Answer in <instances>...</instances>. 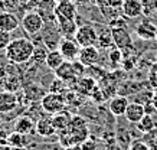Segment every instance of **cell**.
<instances>
[{
  "label": "cell",
  "instance_id": "6da1fadb",
  "mask_svg": "<svg viewBox=\"0 0 157 150\" xmlns=\"http://www.w3.org/2000/svg\"><path fill=\"white\" fill-rule=\"evenodd\" d=\"M90 137V129L88 123L84 117L74 116L71 123L63 130L58 131V141L62 147L74 144H81L82 141Z\"/></svg>",
  "mask_w": 157,
  "mask_h": 150
},
{
  "label": "cell",
  "instance_id": "7a4b0ae2",
  "mask_svg": "<svg viewBox=\"0 0 157 150\" xmlns=\"http://www.w3.org/2000/svg\"><path fill=\"white\" fill-rule=\"evenodd\" d=\"M33 49L35 44L33 40H30L28 38H17V39H12L5 49V55L6 59L10 63H26L32 59L33 55Z\"/></svg>",
  "mask_w": 157,
  "mask_h": 150
},
{
  "label": "cell",
  "instance_id": "3957f363",
  "mask_svg": "<svg viewBox=\"0 0 157 150\" xmlns=\"http://www.w3.org/2000/svg\"><path fill=\"white\" fill-rule=\"evenodd\" d=\"M68 106L67 102V98L61 92H48V94H45L40 100V107H42V110L46 114H56V113L62 111V110H65Z\"/></svg>",
  "mask_w": 157,
  "mask_h": 150
},
{
  "label": "cell",
  "instance_id": "277c9868",
  "mask_svg": "<svg viewBox=\"0 0 157 150\" xmlns=\"http://www.w3.org/2000/svg\"><path fill=\"white\" fill-rule=\"evenodd\" d=\"M20 25L23 30L30 36H35V35L40 33L45 28V19L43 16L39 13V12H28L26 15L22 17L20 20Z\"/></svg>",
  "mask_w": 157,
  "mask_h": 150
},
{
  "label": "cell",
  "instance_id": "5b68a950",
  "mask_svg": "<svg viewBox=\"0 0 157 150\" xmlns=\"http://www.w3.org/2000/svg\"><path fill=\"white\" fill-rule=\"evenodd\" d=\"M75 40L79 44V46H92V45H97V40H98V32H97L95 26L90 23L81 25L78 30L75 33Z\"/></svg>",
  "mask_w": 157,
  "mask_h": 150
},
{
  "label": "cell",
  "instance_id": "8992f818",
  "mask_svg": "<svg viewBox=\"0 0 157 150\" xmlns=\"http://www.w3.org/2000/svg\"><path fill=\"white\" fill-rule=\"evenodd\" d=\"M53 13L56 16V20H76L78 7L75 2H62L56 3L53 7Z\"/></svg>",
  "mask_w": 157,
  "mask_h": 150
},
{
  "label": "cell",
  "instance_id": "52a82bcc",
  "mask_svg": "<svg viewBox=\"0 0 157 150\" xmlns=\"http://www.w3.org/2000/svg\"><path fill=\"white\" fill-rule=\"evenodd\" d=\"M58 49L62 53V56L65 58V61H75V59H78L81 46L75 40V38H62Z\"/></svg>",
  "mask_w": 157,
  "mask_h": 150
},
{
  "label": "cell",
  "instance_id": "ba28073f",
  "mask_svg": "<svg viewBox=\"0 0 157 150\" xmlns=\"http://www.w3.org/2000/svg\"><path fill=\"white\" fill-rule=\"evenodd\" d=\"M111 29V36H113V42L114 46H117L121 51L133 48V38L127 28H109Z\"/></svg>",
  "mask_w": 157,
  "mask_h": 150
},
{
  "label": "cell",
  "instance_id": "9c48e42d",
  "mask_svg": "<svg viewBox=\"0 0 157 150\" xmlns=\"http://www.w3.org/2000/svg\"><path fill=\"white\" fill-rule=\"evenodd\" d=\"M78 61H81L86 68L97 65L101 61L100 49L97 48L95 45H92V46H82L81 51H79V55H78Z\"/></svg>",
  "mask_w": 157,
  "mask_h": 150
},
{
  "label": "cell",
  "instance_id": "30bf717a",
  "mask_svg": "<svg viewBox=\"0 0 157 150\" xmlns=\"http://www.w3.org/2000/svg\"><path fill=\"white\" fill-rule=\"evenodd\" d=\"M97 87H98L97 79H94L92 77L86 75V74L84 77L78 78L75 83H74V90H75L78 94H81V95H88V97L92 95V92L97 90Z\"/></svg>",
  "mask_w": 157,
  "mask_h": 150
},
{
  "label": "cell",
  "instance_id": "8fae6325",
  "mask_svg": "<svg viewBox=\"0 0 157 150\" xmlns=\"http://www.w3.org/2000/svg\"><path fill=\"white\" fill-rule=\"evenodd\" d=\"M17 106H20V104L16 92L6 91V90L0 92V113L2 114H10L17 108Z\"/></svg>",
  "mask_w": 157,
  "mask_h": 150
},
{
  "label": "cell",
  "instance_id": "7c38bea8",
  "mask_svg": "<svg viewBox=\"0 0 157 150\" xmlns=\"http://www.w3.org/2000/svg\"><path fill=\"white\" fill-rule=\"evenodd\" d=\"M35 131H36L38 136H40V137H52V136L58 134L56 129H55V126H53L52 116L48 114V116L40 117V118L36 121Z\"/></svg>",
  "mask_w": 157,
  "mask_h": 150
},
{
  "label": "cell",
  "instance_id": "4fadbf2b",
  "mask_svg": "<svg viewBox=\"0 0 157 150\" xmlns=\"http://www.w3.org/2000/svg\"><path fill=\"white\" fill-rule=\"evenodd\" d=\"M53 72H55V77L61 78L62 81H65L67 84L68 83L74 84L76 79H78L75 71H74V63H72V61H63Z\"/></svg>",
  "mask_w": 157,
  "mask_h": 150
},
{
  "label": "cell",
  "instance_id": "5bb4252c",
  "mask_svg": "<svg viewBox=\"0 0 157 150\" xmlns=\"http://www.w3.org/2000/svg\"><path fill=\"white\" fill-rule=\"evenodd\" d=\"M62 33L61 30H59V28H58V23L56 26H53V28H51V29L45 30L42 35V42L45 44V46L49 49V51H53V49H58V46H59V44H61L62 40Z\"/></svg>",
  "mask_w": 157,
  "mask_h": 150
},
{
  "label": "cell",
  "instance_id": "9a60e30c",
  "mask_svg": "<svg viewBox=\"0 0 157 150\" xmlns=\"http://www.w3.org/2000/svg\"><path fill=\"white\" fill-rule=\"evenodd\" d=\"M136 33L140 39L144 40H153L157 36V26L151 20H143L136 26Z\"/></svg>",
  "mask_w": 157,
  "mask_h": 150
},
{
  "label": "cell",
  "instance_id": "2e32d148",
  "mask_svg": "<svg viewBox=\"0 0 157 150\" xmlns=\"http://www.w3.org/2000/svg\"><path fill=\"white\" fill-rule=\"evenodd\" d=\"M146 114H147V113H146V108H144L143 104H140V102H137V101H131L128 104V107H127V110H125L124 117H125L130 123L137 124Z\"/></svg>",
  "mask_w": 157,
  "mask_h": 150
},
{
  "label": "cell",
  "instance_id": "e0dca14e",
  "mask_svg": "<svg viewBox=\"0 0 157 150\" xmlns=\"http://www.w3.org/2000/svg\"><path fill=\"white\" fill-rule=\"evenodd\" d=\"M35 126H36V123L33 121L32 117L29 116V114H22L14 121V131L29 136L35 131Z\"/></svg>",
  "mask_w": 157,
  "mask_h": 150
},
{
  "label": "cell",
  "instance_id": "ac0fdd59",
  "mask_svg": "<svg viewBox=\"0 0 157 150\" xmlns=\"http://www.w3.org/2000/svg\"><path fill=\"white\" fill-rule=\"evenodd\" d=\"M128 104H130V101L125 95H117V97L111 98V100L108 101L109 113L115 117L124 116V114H125V110H127V107H128Z\"/></svg>",
  "mask_w": 157,
  "mask_h": 150
},
{
  "label": "cell",
  "instance_id": "d6986e66",
  "mask_svg": "<svg viewBox=\"0 0 157 150\" xmlns=\"http://www.w3.org/2000/svg\"><path fill=\"white\" fill-rule=\"evenodd\" d=\"M121 9H123V15L130 19H137L143 15L141 0H124Z\"/></svg>",
  "mask_w": 157,
  "mask_h": 150
},
{
  "label": "cell",
  "instance_id": "ffe728a7",
  "mask_svg": "<svg viewBox=\"0 0 157 150\" xmlns=\"http://www.w3.org/2000/svg\"><path fill=\"white\" fill-rule=\"evenodd\" d=\"M19 19L17 16L10 13V12H0V30H5V32H13L19 28Z\"/></svg>",
  "mask_w": 157,
  "mask_h": 150
},
{
  "label": "cell",
  "instance_id": "44dd1931",
  "mask_svg": "<svg viewBox=\"0 0 157 150\" xmlns=\"http://www.w3.org/2000/svg\"><path fill=\"white\" fill-rule=\"evenodd\" d=\"M72 117H74V114H72L71 111H68V110H62V111L56 113V114H53V116H52V121H53V126H55L56 131L63 130V129H65V127L71 123Z\"/></svg>",
  "mask_w": 157,
  "mask_h": 150
},
{
  "label": "cell",
  "instance_id": "7402d4cb",
  "mask_svg": "<svg viewBox=\"0 0 157 150\" xmlns=\"http://www.w3.org/2000/svg\"><path fill=\"white\" fill-rule=\"evenodd\" d=\"M56 22H58V28H59L63 38H72V36H75L76 30H78L76 20H56Z\"/></svg>",
  "mask_w": 157,
  "mask_h": 150
},
{
  "label": "cell",
  "instance_id": "603a6c76",
  "mask_svg": "<svg viewBox=\"0 0 157 150\" xmlns=\"http://www.w3.org/2000/svg\"><path fill=\"white\" fill-rule=\"evenodd\" d=\"M29 143L30 141H29L28 136L17 133V131L10 133L7 137V146H10V147H28Z\"/></svg>",
  "mask_w": 157,
  "mask_h": 150
},
{
  "label": "cell",
  "instance_id": "cb8c5ba5",
  "mask_svg": "<svg viewBox=\"0 0 157 150\" xmlns=\"http://www.w3.org/2000/svg\"><path fill=\"white\" fill-rule=\"evenodd\" d=\"M63 61H65V58L62 56V53L59 52V49H53V51H49L48 52V56L45 59V65H46L49 69L55 71Z\"/></svg>",
  "mask_w": 157,
  "mask_h": 150
},
{
  "label": "cell",
  "instance_id": "d4e9b609",
  "mask_svg": "<svg viewBox=\"0 0 157 150\" xmlns=\"http://www.w3.org/2000/svg\"><path fill=\"white\" fill-rule=\"evenodd\" d=\"M3 87H5L6 91H12V92H17L22 90V83H20V78L17 75H13V74H9L7 77L3 79Z\"/></svg>",
  "mask_w": 157,
  "mask_h": 150
},
{
  "label": "cell",
  "instance_id": "484cf974",
  "mask_svg": "<svg viewBox=\"0 0 157 150\" xmlns=\"http://www.w3.org/2000/svg\"><path fill=\"white\" fill-rule=\"evenodd\" d=\"M49 49L45 46L43 42H40V45L35 44V49H33V55H32V59L35 63H45V59L48 56Z\"/></svg>",
  "mask_w": 157,
  "mask_h": 150
},
{
  "label": "cell",
  "instance_id": "4316f807",
  "mask_svg": "<svg viewBox=\"0 0 157 150\" xmlns=\"http://www.w3.org/2000/svg\"><path fill=\"white\" fill-rule=\"evenodd\" d=\"M123 61H124V55L121 49L115 46L111 51H108V62L111 65V68H118L123 63Z\"/></svg>",
  "mask_w": 157,
  "mask_h": 150
},
{
  "label": "cell",
  "instance_id": "83f0119b",
  "mask_svg": "<svg viewBox=\"0 0 157 150\" xmlns=\"http://www.w3.org/2000/svg\"><path fill=\"white\" fill-rule=\"evenodd\" d=\"M97 45L102 49H108L109 46L114 45V42H113V36H111V29H104L101 33H98Z\"/></svg>",
  "mask_w": 157,
  "mask_h": 150
},
{
  "label": "cell",
  "instance_id": "f1b7e54d",
  "mask_svg": "<svg viewBox=\"0 0 157 150\" xmlns=\"http://www.w3.org/2000/svg\"><path fill=\"white\" fill-rule=\"evenodd\" d=\"M137 129L141 133H147V131L156 129V121L151 117V114H146V116L141 118V120L137 123Z\"/></svg>",
  "mask_w": 157,
  "mask_h": 150
},
{
  "label": "cell",
  "instance_id": "f546056e",
  "mask_svg": "<svg viewBox=\"0 0 157 150\" xmlns=\"http://www.w3.org/2000/svg\"><path fill=\"white\" fill-rule=\"evenodd\" d=\"M141 140L146 143V146L150 150H157V129H153L147 133H143Z\"/></svg>",
  "mask_w": 157,
  "mask_h": 150
},
{
  "label": "cell",
  "instance_id": "4dcf8cb0",
  "mask_svg": "<svg viewBox=\"0 0 157 150\" xmlns=\"http://www.w3.org/2000/svg\"><path fill=\"white\" fill-rule=\"evenodd\" d=\"M88 69V72H86V75H90V77H92L94 79H97V81H101L102 78L107 77V71H105L102 67H97V65H92V67H88L86 68Z\"/></svg>",
  "mask_w": 157,
  "mask_h": 150
},
{
  "label": "cell",
  "instance_id": "1f68e13d",
  "mask_svg": "<svg viewBox=\"0 0 157 150\" xmlns=\"http://www.w3.org/2000/svg\"><path fill=\"white\" fill-rule=\"evenodd\" d=\"M143 5V15L153 16L157 10V0H141Z\"/></svg>",
  "mask_w": 157,
  "mask_h": 150
},
{
  "label": "cell",
  "instance_id": "d6a6232c",
  "mask_svg": "<svg viewBox=\"0 0 157 150\" xmlns=\"http://www.w3.org/2000/svg\"><path fill=\"white\" fill-rule=\"evenodd\" d=\"M65 88H67V83H65V81H62L61 78L55 77V79L51 83L49 92H61V94H63Z\"/></svg>",
  "mask_w": 157,
  "mask_h": 150
},
{
  "label": "cell",
  "instance_id": "836d02e7",
  "mask_svg": "<svg viewBox=\"0 0 157 150\" xmlns=\"http://www.w3.org/2000/svg\"><path fill=\"white\" fill-rule=\"evenodd\" d=\"M148 85L151 88H156L157 87V61L154 63H153L151 67H150V69H148Z\"/></svg>",
  "mask_w": 157,
  "mask_h": 150
},
{
  "label": "cell",
  "instance_id": "e575fe53",
  "mask_svg": "<svg viewBox=\"0 0 157 150\" xmlns=\"http://www.w3.org/2000/svg\"><path fill=\"white\" fill-rule=\"evenodd\" d=\"M81 149L82 150H98V143L92 137H88V139H85L81 143Z\"/></svg>",
  "mask_w": 157,
  "mask_h": 150
},
{
  "label": "cell",
  "instance_id": "d590c367",
  "mask_svg": "<svg viewBox=\"0 0 157 150\" xmlns=\"http://www.w3.org/2000/svg\"><path fill=\"white\" fill-rule=\"evenodd\" d=\"M12 42V36L10 32H5V30H0V49L5 51L6 46Z\"/></svg>",
  "mask_w": 157,
  "mask_h": 150
},
{
  "label": "cell",
  "instance_id": "8d00e7d4",
  "mask_svg": "<svg viewBox=\"0 0 157 150\" xmlns=\"http://www.w3.org/2000/svg\"><path fill=\"white\" fill-rule=\"evenodd\" d=\"M53 0H32V5L35 6H39L40 10H45V9H51L53 6Z\"/></svg>",
  "mask_w": 157,
  "mask_h": 150
},
{
  "label": "cell",
  "instance_id": "74e56055",
  "mask_svg": "<svg viewBox=\"0 0 157 150\" xmlns=\"http://www.w3.org/2000/svg\"><path fill=\"white\" fill-rule=\"evenodd\" d=\"M130 150H150V149L146 146V143H144L143 140H136V141L131 143Z\"/></svg>",
  "mask_w": 157,
  "mask_h": 150
},
{
  "label": "cell",
  "instance_id": "f35d334b",
  "mask_svg": "<svg viewBox=\"0 0 157 150\" xmlns=\"http://www.w3.org/2000/svg\"><path fill=\"white\" fill-rule=\"evenodd\" d=\"M105 3H107L109 7H113V9H121L124 0H105Z\"/></svg>",
  "mask_w": 157,
  "mask_h": 150
},
{
  "label": "cell",
  "instance_id": "ab89813d",
  "mask_svg": "<svg viewBox=\"0 0 157 150\" xmlns=\"http://www.w3.org/2000/svg\"><path fill=\"white\" fill-rule=\"evenodd\" d=\"M7 137H9V133L0 127V146H7Z\"/></svg>",
  "mask_w": 157,
  "mask_h": 150
},
{
  "label": "cell",
  "instance_id": "60d3db41",
  "mask_svg": "<svg viewBox=\"0 0 157 150\" xmlns=\"http://www.w3.org/2000/svg\"><path fill=\"white\" fill-rule=\"evenodd\" d=\"M7 75H9V72H7V67L0 63V81H3Z\"/></svg>",
  "mask_w": 157,
  "mask_h": 150
},
{
  "label": "cell",
  "instance_id": "b9f144b4",
  "mask_svg": "<svg viewBox=\"0 0 157 150\" xmlns=\"http://www.w3.org/2000/svg\"><path fill=\"white\" fill-rule=\"evenodd\" d=\"M151 104L154 107V110L157 111V87L153 88V97H151Z\"/></svg>",
  "mask_w": 157,
  "mask_h": 150
},
{
  "label": "cell",
  "instance_id": "7bdbcfd3",
  "mask_svg": "<svg viewBox=\"0 0 157 150\" xmlns=\"http://www.w3.org/2000/svg\"><path fill=\"white\" fill-rule=\"evenodd\" d=\"M63 150H82V149H81V144H74V146L63 147Z\"/></svg>",
  "mask_w": 157,
  "mask_h": 150
},
{
  "label": "cell",
  "instance_id": "ee69618b",
  "mask_svg": "<svg viewBox=\"0 0 157 150\" xmlns=\"http://www.w3.org/2000/svg\"><path fill=\"white\" fill-rule=\"evenodd\" d=\"M10 150H30L29 147H12Z\"/></svg>",
  "mask_w": 157,
  "mask_h": 150
},
{
  "label": "cell",
  "instance_id": "f6af8a7d",
  "mask_svg": "<svg viewBox=\"0 0 157 150\" xmlns=\"http://www.w3.org/2000/svg\"><path fill=\"white\" fill-rule=\"evenodd\" d=\"M12 147L10 146H0V150H10Z\"/></svg>",
  "mask_w": 157,
  "mask_h": 150
},
{
  "label": "cell",
  "instance_id": "bcb514c9",
  "mask_svg": "<svg viewBox=\"0 0 157 150\" xmlns=\"http://www.w3.org/2000/svg\"><path fill=\"white\" fill-rule=\"evenodd\" d=\"M55 3H62V2H74V0H53Z\"/></svg>",
  "mask_w": 157,
  "mask_h": 150
},
{
  "label": "cell",
  "instance_id": "7dc6e473",
  "mask_svg": "<svg viewBox=\"0 0 157 150\" xmlns=\"http://www.w3.org/2000/svg\"><path fill=\"white\" fill-rule=\"evenodd\" d=\"M3 126V114H2V113H0V127Z\"/></svg>",
  "mask_w": 157,
  "mask_h": 150
},
{
  "label": "cell",
  "instance_id": "c3c4849f",
  "mask_svg": "<svg viewBox=\"0 0 157 150\" xmlns=\"http://www.w3.org/2000/svg\"><path fill=\"white\" fill-rule=\"evenodd\" d=\"M154 17H157V10H156V13H154Z\"/></svg>",
  "mask_w": 157,
  "mask_h": 150
},
{
  "label": "cell",
  "instance_id": "681fc988",
  "mask_svg": "<svg viewBox=\"0 0 157 150\" xmlns=\"http://www.w3.org/2000/svg\"><path fill=\"white\" fill-rule=\"evenodd\" d=\"M156 39H157V36H156Z\"/></svg>",
  "mask_w": 157,
  "mask_h": 150
}]
</instances>
